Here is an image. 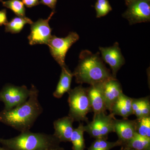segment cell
<instances>
[{"label": "cell", "mask_w": 150, "mask_h": 150, "mask_svg": "<svg viewBox=\"0 0 150 150\" xmlns=\"http://www.w3.org/2000/svg\"><path fill=\"white\" fill-rule=\"evenodd\" d=\"M61 143L53 134L30 131L11 139L0 138V144L8 150H53L60 146Z\"/></svg>", "instance_id": "cell-3"}, {"label": "cell", "mask_w": 150, "mask_h": 150, "mask_svg": "<svg viewBox=\"0 0 150 150\" xmlns=\"http://www.w3.org/2000/svg\"><path fill=\"white\" fill-rule=\"evenodd\" d=\"M136 132L141 136L150 138V116L137 118Z\"/></svg>", "instance_id": "cell-22"}, {"label": "cell", "mask_w": 150, "mask_h": 150, "mask_svg": "<svg viewBox=\"0 0 150 150\" xmlns=\"http://www.w3.org/2000/svg\"><path fill=\"white\" fill-rule=\"evenodd\" d=\"M148 1H150V0H148Z\"/></svg>", "instance_id": "cell-33"}, {"label": "cell", "mask_w": 150, "mask_h": 150, "mask_svg": "<svg viewBox=\"0 0 150 150\" xmlns=\"http://www.w3.org/2000/svg\"><path fill=\"white\" fill-rule=\"evenodd\" d=\"M69 106V115L74 121L88 122L86 115L91 108L88 94L87 88L81 85L71 89L68 92Z\"/></svg>", "instance_id": "cell-4"}, {"label": "cell", "mask_w": 150, "mask_h": 150, "mask_svg": "<svg viewBox=\"0 0 150 150\" xmlns=\"http://www.w3.org/2000/svg\"><path fill=\"white\" fill-rule=\"evenodd\" d=\"M40 0H22L21 1L27 8H32L33 7L38 5L40 4Z\"/></svg>", "instance_id": "cell-27"}, {"label": "cell", "mask_w": 150, "mask_h": 150, "mask_svg": "<svg viewBox=\"0 0 150 150\" xmlns=\"http://www.w3.org/2000/svg\"><path fill=\"white\" fill-rule=\"evenodd\" d=\"M57 0H40V4L47 6L48 7L55 11Z\"/></svg>", "instance_id": "cell-25"}, {"label": "cell", "mask_w": 150, "mask_h": 150, "mask_svg": "<svg viewBox=\"0 0 150 150\" xmlns=\"http://www.w3.org/2000/svg\"><path fill=\"white\" fill-rule=\"evenodd\" d=\"M121 149L119 150H135L133 149H131V148L127 147L125 146H121Z\"/></svg>", "instance_id": "cell-28"}, {"label": "cell", "mask_w": 150, "mask_h": 150, "mask_svg": "<svg viewBox=\"0 0 150 150\" xmlns=\"http://www.w3.org/2000/svg\"><path fill=\"white\" fill-rule=\"evenodd\" d=\"M1 2L4 7L12 11L17 16H25L24 5L20 0H8Z\"/></svg>", "instance_id": "cell-21"}, {"label": "cell", "mask_w": 150, "mask_h": 150, "mask_svg": "<svg viewBox=\"0 0 150 150\" xmlns=\"http://www.w3.org/2000/svg\"><path fill=\"white\" fill-rule=\"evenodd\" d=\"M74 120L69 115L59 118L54 122L53 135L61 142H70L74 128Z\"/></svg>", "instance_id": "cell-12"}, {"label": "cell", "mask_w": 150, "mask_h": 150, "mask_svg": "<svg viewBox=\"0 0 150 150\" xmlns=\"http://www.w3.org/2000/svg\"><path fill=\"white\" fill-rule=\"evenodd\" d=\"M55 13L53 11L47 19H39L30 24V32L28 37L30 45H47L52 35L49 22Z\"/></svg>", "instance_id": "cell-7"}, {"label": "cell", "mask_w": 150, "mask_h": 150, "mask_svg": "<svg viewBox=\"0 0 150 150\" xmlns=\"http://www.w3.org/2000/svg\"><path fill=\"white\" fill-rule=\"evenodd\" d=\"M114 132L118 137V141L121 142V146L126 144L134 137L137 130V119L129 120L123 118L118 120L115 118L113 121Z\"/></svg>", "instance_id": "cell-11"}, {"label": "cell", "mask_w": 150, "mask_h": 150, "mask_svg": "<svg viewBox=\"0 0 150 150\" xmlns=\"http://www.w3.org/2000/svg\"><path fill=\"white\" fill-rule=\"evenodd\" d=\"M95 8L97 18L105 16L112 9L108 0H97Z\"/></svg>", "instance_id": "cell-23"}, {"label": "cell", "mask_w": 150, "mask_h": 150, "mask_svg": "<svg viewBox=\"0 0 150 150\" xmlns=\"http://www.w3.org/2000/svg\"><path fill=\"white\" fill-rule=\"evenodd\" d=\"M79 39L78 33L71 32L64 38H59L52 35L48 45L51 56L61 68L66 66V54L71 46Z\"/></svg>", "instance_id": "cell-5"}, {"label": "cell", "mask_w": 150, "mask_h": 150, "mask_svg": "<svg viewBox=\"0 0 150 150\" xmlns=\"http://www.w3.org/2000/svg\"><path fill=\"white\" fill-rule=\"evenodd\" d=\"M33 23L30 18L26 16L15 17L5 25V30L6 32L13 34L18 33L21 32L25 25H30Z\"/></svg>", "instance_id": "cell-17"}, {"label": "cell", "mask_w": 150, "mask_h": 150, "mask_svg": "<svg viewBox=\"0 0 150 150\" xmlns=\"http://www.w3.org/2000/svg\"><path fill=\"white\" fill-rule=\"evenodd\" d=\"M134 1V0H125V1H126V3L127 4H129V3L131 2L132 1Z\"/></svg>", "instance_id": "cell-30"}, {"label": "cell", "mask_w": 150, "mask_h": 150, "mask_svg": "<svg viewBox=\"0 0 150 150\" xmlns=\"http://www.w3.org/2000/svg\"><path fill=\"white\" fill-rule=\"evenodd\" d=\"M84 132V126L82 123H80L77 128L74 129L70 141L72 144V150H84L86 148L83 136Z\"/></svg>", "instance_id": "cell-19"}, {"label": "cell", "mask_w": 150, "mask_h": 150, "mask_svg": "<svg viewBox=\"0 0 150 150\" xmlns=\"http://www.w3.org/2000/svg\"><path fill=\"white\" fill-rule=\"evenodd\" d=\"M2 1H3V0H0V2H1Z\"/></svg>", "instance_id": "cell-32"}, {"label": "cell", "mask_w": 150, "mask_h": 150, "mask_svg": "<svg viewBox=\"0 0 150 150\" xmlns=\"http://www.w3.org/2000/svg\"><path fill=\"white\" fill-rule=\"evenodd\" d=\"M128 5V8L123 14V16L129 21V24L150 21V1L134 0Z\"/></svg>", "instance_id": "cell-8"}, {"label": "cell", "mask_w": 150, "mask_h": 150, "mask_svg": "<svg viewBox=\"0 0 150 150\" xmlns=\"http://www.w3.org/2000/svg\"><path fill=\"white\" fill-rule=\"evenodd\" d=\"M8 22L6 10L4 9L0 11V26L5 25Z\"/></svg>", "instance_id": "cell-26"}, {"label": "cell", "mask_w": 150, "mask_h": 150, "mask_svg": "<svg viewBox=\"0 0 150 150\" xmlns=\"http://www.w3.org/2000/svg\"><path fill=\"white\" fill-rule=\"evenodd\" d=\"M30 90L25 102L11 110L0 112V122L21 132L30 131L43 110L38 100L39 91L33 84Z\"/></svg>", "instance_id": "cell-1"}, {"label": "cell", "mask_w": 150, "mask_h": 150, "mask_svg": "<svg viewBox=\"0 0 150 150\" xmlns=\"http://www.w3.org/2000/svg\"><path fill=\"white\" fill-rule=\"evenodd\" d=\"M103 96L107 110L111 107L123 93L121 84L116 78H112L101 83Z\"/></svg>", "instance_id": "cell-10"}, {"label": "cell", "mask_w": 150, "mask_h": 150, "mask_svg": "<svg viewBox=\"0 0 150 150\" xmlns=\"http://www.w3.org/2000/svg\"><path fill=\"white\" fill-rule=\"evenodd\" d=\"M125 146L135 150H150V138L141 136L137 132Z\"/></svg>", "instance_id": "cell-18"}, {"label": "cell", "mask_w": 150, "mask_h": 150, "mask_svg": "<svg viewBox=\"0 0 150 150\" xmlns=\"http://www.w3.org/2000/svg\"><path fill=\"white\" fill-rule=\"evenodd\" d=\"M79 59L78 66L73 73L77 83L91 85L114 78L105 67L99 52L93 54L88 50H83Z\"/></svg>", "instance_id": "cell-2"}, {"label": "cell", "mask_w": 150, "mask_h": 150, "mask_svg": "<svg viewBox=\"0 0 150 150\" xmlns=\"http://www.w3.org/2000/svg\"><path fill=\"white\" fill-rule=\"evenodd\" d=\"M30 94V89L26 86L6 84L0 90V101L4 104V110H8L25 102Z\"/></svg>", "instance_id": "cell-6"}, {"label": "cell", "mask_w": 150, "mask_h": 150, "mask_svg": "<svg viewBox=\"0 0 150 150\" xmlns=\"http://www.w3.org/2000/svg\"><path fill=\"white\" fill-rule=\"evenodd\" d=\"M150 103L149 100L147 98H144V101L140 109L134 115H136L137 118L150 116Z\"/></svg>", "instance_id": "cell-24"}, {"label": "cell", "mask_w": 150, "mask_h": 150, "mask_svg": "<svg viewBox=\"0 0 150 150\" xmlns=\"http://www.w3.org/2000/svg\"><path fill=\"white\" fill-rule=\"evenodd\" d=\"M53 150H66L64 148L61 147L59 146V147L56 148V149H54Z\"/></svg>", "instance_id": "cell-29"}, {"label": "cell", "mask_w": 150, "mask_h": 150, "mask_svg": "<svg viewBox=\"0 0 150 150\" xmlns=\"http://www.w3.org/2000/svg\"><path fill=\"white\" fill-rule=\"evenodd\" d=\"M107 139H95L87 150H110L112 148L121 146V142L117 140L116 142H110Z\"/></svg>", "instance_id": "cell-20"}, {"label": "cell", "mask_w": 150, "mask_h": 150, "mask_svg": "<svg viewBox=\"0 0 150 150\" xmlns=\"http://www.w3.org/2000/svg\"><path fill=\"white\" fill-rule=\"evenodd\" d=\"M0 150H8V149H6V148L4 147H0Z\"/></svg>", "instance_id": "cell-31"}, {"label": "cell", "mask_w": 150, "mask_h": 150, "mask_svg": "<svg viewBox=\"0 0 150 150\" xmlns=\"http://www.w3.org/2000/svg\"><path fill=\"white\" fill-rule=\"evenodd\" d=\"M106 112H100L94 114L93 120L87 122L84 126L85 132H87L92 138L95 139H101L100 130L107 115Z\"/></svg>", "instance_id": "cell-16"}, {"label": "cell", "mask_w": 150, "mask_h": 150, "mask_svg": "<svg viewBox=\"0 0 150 150\" xmlns=\"http://www.w3.org/2000/svg\"><path fill=\"white\" fill-rule=\"evenodd\" d=\"M60 79L56 90L53 93V96L57 98L62 97L66 93L71 89V83L72 79L73 73L71 72L67 65L62 67Z\"/></svg>", "instance_id": "cell-15"}, {"label": "cell", "mask_w": 150, "mask_h": 150, "mask_svg": "<svg viewBox=\"0 0 150 150\" xmlns=\"http://www.w3.org/2000/svg\"><path fill=\"white\" fill-rule=\"evenodd\" d=\"M133 99L122 93L112 105L110 113L114 116L120 115L123 118H128V117L133 114L132 108Z\"/></svg>", "instance_id": "cell-14"}, {"label": "cell", "mask_w": 150, "mask_h": 150, "mask_svg": "<svg viewBox=\"0 0 150 150\" xmlns=\"http://www.w3.org/2000/svg\"><path fill=\"white\" fill-rule=\"evenodd\" d=\"M99 48L102 60L110 66L112 76L116 78L118 71L125 64V59L121 53L119 43L115 42L112 46Z\"/></svg>", "instance_id": "cell-9"}, {"label": "cell", "mask_w": 150, "mask_h": 150, "mask_svg": "<svg viewBox=\"0 0 150 150\" xmlns=\"http://www.w3.org/2000/svg\"><path fill=\"white\" fill-rule=\"evenodd\" d=\"M101 83L91 85L87 88L90 103L94 114L106 112L107 110L103 96Z\"/></svg>", "instance_id": "cell-13"}]
</instances>
